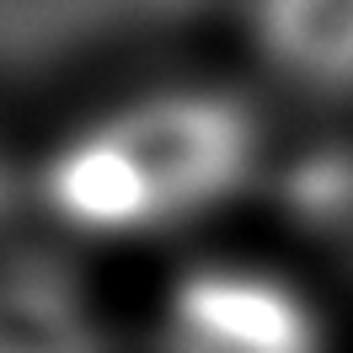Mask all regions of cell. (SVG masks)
Returning <instances> with one entry per match:
<instances>
[{"label": "cell", "instance_id": "6da1fadb", "mask_svg": "<svg viewBox=\"0 0 353 353\" xmlns=\"http://www.w3.org/2000/svg\"><path fill=\"white\" fill-rule=\"evenodd\" d=\"M97 139L123 166L145 230L193 220L225 203L257 155V129L241 102L214 91H166L97 123Z\"/></svg>", "mask_w": 353, "mask_h": 353}, {"label": "cell", "instance_id": "7a4b0ae2", "mask_svg": "<svg viewBox=\"0 0 353 353\" xmlns=\"http://www.w3.org/2000/svg\"><path fill=\"white\" fill-rule=\"evenodd\" d=\"M161 353H327V337L289 284L246 268H203L176 284Z\"/></svg>", "mask_w": 353, "mask_h": 353}, {"label": "cell", "instance_id": "3957f363", "mask_svg": "<svg viewBox=\"0 0 353 353\" xmlns=\"http://www.w3.org/2000/svg\"><path fill=\"white\" fill-rule=\"evenodd\" d=\"M252 48L305 97H353V0H246Z\"/></svg>", "mask_w": 353, "mask_h": 353}, {"label": "cell", "instance_id": "277c9868", "mask_svg": "<svg viewBox=\"0 0 353 353\" xmlns=\"http://www.w3.org/2000/svg\"><path fill=\"white\" fill-rule=\"evenodd\" d=\"M0 353H108V337L65 268L22 257L0 268Z\"/></svg>", "mask_w": 353, "mask_h": 353}, {"label": "cell", "instance_id": "5b68a950", "mask_svg": "<svg viewBox=\"0 0 353 353\" xmlns=\"http://www.w3.org/2000/svg\"><path fill=\"white\" fill-rule=\"evenodd\" d=\"M17 193H22V188H17V172H11L6 161H0V220H6L11 209H17Z\"/></svg>", "mask_w": 353, "mask_h": 353}]
</instances>
